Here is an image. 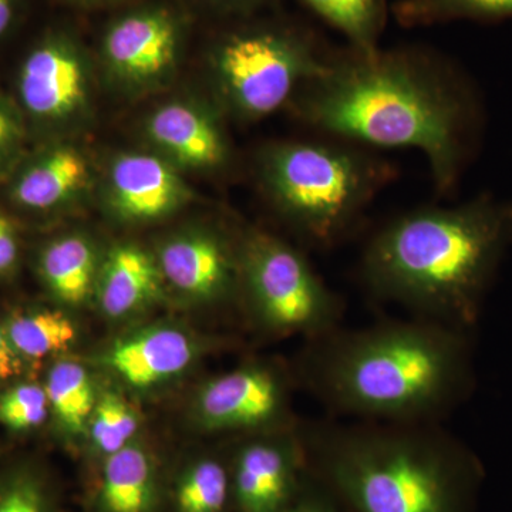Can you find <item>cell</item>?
Here are the masks:
<instances>
[{
	"label": "cell",
	"instance_id": "obj_20",
	"mask_svg": "<svg viewBox=\"0 0 512 512\" xmlns=\"http://www.w3.org/2000/svg\"><path fill=\"white\" fill-rule=\"evenodd\" d=\"M45 390L50 410L63 430L82 434L97 403L89 372L74 360H60L47 373Z\"/></svg>",
	"mask_w": 512,
	"mask_h": 512
},
{
	"label": "cell",
	"instance_id": "obj_33",
	"mask_svg": "<svg viewBox=\"0 0 512 512\" xmlns=\"http://www.w3.org/2000/svg\"><path fill=\"white\" fill-rule=\"evenodd\" d=\"M222 2L228 3L229 6H237V8H244V6L251 5L256 0H222Z\"/></svg>",
	"mask_w": 512,
	"mask_h": 512
},
{
	"label": "cell",
	"instance_id": "obj_15",
	"mask_svg": "<svg viewBox=\"0 0 512 512\" xmlns=\"http://www.w3.org/2000/svg\"><path fill=\"white\" fill-rule=\"evenodd\" d=\"M147 128L151 140L180 164L212 170L228 161L227 138L220 124L198 107L167 104L151 116Z\"/></svg>",
	"mask_w": 512,
	"mask_h": 512
},
{
	"label": "cell",
	"instance_id": "obj_4",
	"mask_svg": "<svg viewBox=\"0 0 512 512\" xmlns=\"http://www.w3.org/2000/svg\"><path fill=\"white\" fill-rule=\"evenodd\" d=\"M299 434L309 473L346 512H476L483 463L441 423L329 416Z\"/></svg>",
	"mask_w": 512,
	"mask_h": 512
},
{
	"label": "cell",
	"instance_id": "obj_31",
	"mask_svg": "<svg viewBox=\"0 0 512 512\" xmlns=\"http://www.w3.org/2000/svg\"><path fill=\"white\" fill-rule=\"evenodd\" d=\"M22 370V357L10 345L5 328L0 326V384L8 382Z\"/></svg>",
	"mask_w": 512,
	"mask_h": 512
},
{
	"label": "cell",
	"instance_id": "obj_30",
	"mask_svg": "<svg viewBox=\"0 0 512 512\" xmlns=\"http://www.w3.org/2000/svg\"><path fill=\"white\" fill-rule=\"evenodd\" d=\"M19 255L18 235L12 222L0 212V275L8 274Z\"/></svg>",
	"mask_w": 512,
	"mask_h": 512
},
{
	"label": "cell",
	"instance_id": "obj_14",
	"mask_svg": "<svg viewBox=\"0 0 512 512\" xmlns=\"http://www.w3.org/2000/svg\"><path fill=\"white\" fill-rule=\"evenodd\" d=\"M110 187L114 208L131 221L164 217L185 195L184 185L173 168L147 154H126L114 161Z\"/></svg>",
	"mask_w": 512,
	"mask_h": 512
},
{
	"label": "cell",
	"instance_id": "obj_25",
	"mask_svg": "<svg viewBox=\"0 0 512 512\" xmlns=\"http://www.w3.org/2000/svg\"><path fill=\"white\" fill-rule=\"evenodd\" d=\"M140 419L126 399L109 392L97 400L89 421L90 437L97 453L104 458L133 443Z\"/></svg>",
	"mask_w": 512,
	"mask_h": 512
},
{
	"label": "cell",
	"instance_id": "obj_18",
	"mask_svg": "<svg viewBox=\"0 0 512 512\" xmlns=\"http://www.w3.org/2000/svg\"><path fill=\"white\" fill-rule=\"evenodd\" d=\"M86 180L87 164L76 150L53 148L18 175L13 183L12 198L28 210H52L69 201Z\"/></svg>",
	"mask_w": 512,
	"mask_h": 512
},
{
	"label": "cell",
	"instance_id": "obj_2",
	"mask_svg": "<svg viewBox=\"0 0 512 512\" xmlns=\"http://www.w3.org/2000/svg\"><path fill=\"white\" fill-rule=\"evenodd\" d=\"M299 376L336 419L441 423L476 389L471 332L420 318L340 325L306 342Z\"/></svg>",
	"mask_w": 512,
	"mask_h": 512
},
{
	"label": "cell",
	"instance_id": "obj_8",
	"mask_svg": "<svg viewBox=\"0 0 512 512\" xmlns=\"http://www.w3.org/2000/svg\"><path fill=\"white\" fill-rule=\"evenodd\" d=\"M195 419L208 431H265L295 427L289 420V380L278 367L252 362L202 384Z\"/></svg>",
	"mask_w": 512,
	"mask_h": 512
},
{
	"label": "cell",
	"instance_id": "obj_28",
	"mask_svg": "<svg viewBox=\"0 0 512 512\" xmlns=\"http://www.w3.org/2000/svg\"><path fill=\"white\" fill-rule=\"evenodd\" d=\"M286 512H346L325 485L308 471L301 491Z\"/></svg>",
	"mask_w": 512,
	"mask_h": 512
},
{
	"label": "cell",
	"instance_id": "obj_32",
	"mask_svg": "<svg viewBox=\"0 0 512 512\" xmlns=\"http://www.w3.org/2000/svg\"><path fill=\"white\" fill-rule=\"evenodd\" d=\"M15 13V0H0V37L9 29Z\"/></svg>",
	"mask_w": 512,
	"mask_h": 512
},
{
	"label": "cell",
	"instance_id": "obj_22",
	"mask_svg": "<svg viewBox=\"0 0 512 512\" xmlns=\"http://www.w3.org/2000/svg\"><path fill=\"white\" fill-rule=\"evenodd\" d=\"M394 19L404 28L473 20L497 22L512 19V0H397Z\"/></svg>",
	"mask_w": 512,
	"mask_h": 512
},
{
	"label": "cell",
	"instance_id": "obj_10",
	"mask_svg": "<svg viewBox=\"0 0 512 512\" xmlns=\"http://www.w3.org/2000/svg\"><path fill=\"white\" fill-rule=\"evenodd\" d=\"M161 276L195 302L229 299L239 285V247L221 235L194 231L168 239L160 249Z\"/></svg>",
	"mask_w": 512,
	"mask_h": 512
},
{
	"label": "cell",
	"instance_id": "obj_27",
	"mask_svg": "<svg viewBox=\"0 0 512 512\" xmlns=\"http://www.w3.org/2000/svg\"><path fill=\"white\" fill-rule=\"evenodd\" d=\"M0 512H50L45 487L32 474L9 477L0 484Z\"/></svg>",
	"mask_w": 512,
	"mask_h": 512
},
{
	"label": "cell",
	"instance_id": "obj_29",
	"mask_svg": "<svg viewBox=\"0 0 512 512\" xmlns=\"http://www.w3.org/2000/svg\"><path fill=\"white\" fill-rule=\"evenodd\" d=\"M20 136L22 131H20L18 116L5 97L0 94V168L15 153Z\"/></svg>",
	"mask_w": 512,
	"mask_h": 512
},
{
	"label": "cell",
	"instance_id": "obj_26",
	"mask_svg": "<svg viewBox=\"0 0 512 512\" xmlns=\"http://www.w3.org/2000/svg\"><path fill=\"white\" fill-rule=\"evenodd\" d=\"M49 410L45 387L36 383H19L0 394V424L9 430L36 429Z\"/></svg>",
	"mask_w": 512,
	"mask_h": 512
},
{
	"label": "cell",
	"instance_id": "obj_16",
	"mask_svg": "<svg viewBox=\"0 0 512 512\" xmlns=\"http://www.w3.org/2000/svg\"><path fill=\"white\" fill-rule=\"evenodd\" d=\"M158 262L137 245L114 247L96 281L97 301L111 319L127 318L156 298L161 285Z\"/></svg>",
	"mask_w": 512,
	"mask_h": 512
},
{
	"label": "cell",
	"instance_id": "obj_1",
	"mask_svg": "<svg viewBox=\"0 0 512 512\" xmlns=\"http://www.w3.org/2000/svg\"><path fill=\"white\" fill-rule=\"evenodd\" d=\"M303 123L359 146L416 148L441 195L456 190L484 128L478 90L446 57L423 47L333 50L292 99Z\"/></svg>",
	"mask_w": 512,
	"mask_h": 512
},
{
	"label": "cell",
	"instance_id": "obj_13",
	"mask_svg": "<svg viewBox=\"0 0 512 512\" xmlns=\"http://www.w3.org/2000/svg\"><path fill=\"white\" fill-rule=\"evenodd\" d=\"M177 53V28L163 10H144L114 23L104 55L111 69L131 83H148L173 66Z\"/></svg>",
	"mask_w": 512,
	"mask_h": 512
},
{
	"label": "cell",
	"instance_id": "obj_9",
	"mask_svg": "<svg viewBox=\"0 0 512 512\" xmlns=\"http://www.w3.org/2000/svg\"><path fill=\"white\" fill-rule=\"evenodd\" d=\"M229 463L237 512H286L308 476L296 426L254 434L239 444Z\"/></svg>",
	"mask_w": 512,
	"mask_h": 512
},
{
	"label": "cell",
	"instance_id": "obj_7",
	"mask_svg": "<svg viewBox=\"0 0 512 512\" xmlns=\"http://www.w3.org/2000/svg\"><path fill=\"white\" fill-rule=\"evenodd\" d=\"M239 285L256 323L274 335L313 339L342 322V298L292 245L254 232L239 244Z\"/></svg>",
	"mask_w": 512,
	"mask_h": 512
},
{
	"label": "cell",
	"instance_id": "obj_5",
	"mask_svg": "<svg viewBox=\"0 0 512 512\" xmlns=\"http://www.w3.org/2000/svg\"><path fill=\"white\" fill-rule=\"evenodd\" d=\"M259 175L286 220L313 247L326 249L356 227L396 168L366 147L328 137L266 148Z\"/></svg>",
	"mask_w": 512,
	"mask_h": 512
},
{
	"label": "cell",
	"instance_id": "obj_19",
	"mask_svg": "<svg viewBox=\"0 0 512 512\" xmlns=\"http://www.w3.org/2000/svg\"><path fill=\"white\" fill-rule=\"evenodd\" d=\"M39 271L59 301L80 305L96 288L97 258L94 248L80 235L50 242L39 259Z\"/></svg>",
	"mask_w": 512,
	"mask_h": 512
},
{
	"label": "cell",
	"instance_id": "obj_24",
	"mask_svg": "<svg viewBox=\"0 0 512 512\" xmlns=\"http://www.w3.org/2000/svg\"><path fill=\"white\" fill-rule=\"evenodd\" d=\"M357 50L379 47L387 20L384 0H302Z\"/></svg>",
	"mask_w": 512,
	"mask_h": 512
},
{
	"label": "cell",
	"instance_id": "obj_6",
	"mask_svg": "<svg viewBox=\"0 0 512 512\" xmlns=\"http://www.w3.org/2000/svg\"><path fill=\"white\" fill-rule=\"evenodd\" d=\"M332 53L306 30H242L218 46L215 76L235 114L258 120L292 101L303 84L325 70Z\"/></svg>",
	"mask_w": 512,
	"mask_h": 512
},
{
	"label": "cell",
	"instance_id": "obj_21",
	"mask_svg": "<svg viewBox=\"0 0 512 512\" xmlns=\"http://www.w3.org/2000/svg\"><path fill=\"white\" fill-rule=\"evenodd\" d=\"M174 503L177 512H227L234 505L231 463L198 458L178 478Z\"/></svg>",
	"mask_w": 512,
	"mask_h": 512
},
{
	"label": "cell",
	"instance_id": "obj_11",
	"mask_svg": "<svg viewBox=\"0 0 512 512\" xmlns=\"http://www.w3.org/2000/svg\"><path fill=\"white\" fill-rule=\"evenodd\" d=\"M23 107L39 120H63L86 100V73L76 50L52 39L30 52L19 74Z\"/></svg>",
	"mask_w": 512,
	"mask_h": 512
},
{
	"label": "cell",
	"instance_id": "obj_23",
	"mask_svg": "<svg viewBox=\"0 0 512 512\" xmlns=\"http://www.w3.org/2000/svg\"><path fill=\"white\" fill-rule=\"evenodd\" d=\"M10 345L20 357L43 359L73 345L77 329L69 316L59 311L18 313L5 326Z\"/></svg>",
	"mask_w": 512,
	"mask_h": 512
},
{
	"label": "cell",
	"instance_id": "obj_12",
	"mask_svg": "<svg viewBox=\"0 0 512 512\" xmlns=\"http://www.w3.org/2000/svg\"><path fill=\"white\" fill-rule=\"evenodd\" d=\"M200 345L177 326L156 325L117 340L104 352V366L136 389H150L180 376Z\"/></svg>",
	"mask_w": 512,
	"mask_h": 512
},
{
	"label": "cell",
	"instance_id": "obj_17",
	"mask_svg": "<svg viewBox=\"0 0 512 512\" xmlns=\"http://www.w3.org/2000/svg\"><path fill=\"white\" fill-rule=\"evenodd\" d=\"M157 471L146 448L136 443L104 458L97 507L100 512H153Z\"/></svg>",
	"mask_w": 512,
	"mask_h": 512
},
{
	"label": "cell",
	"instance_id": "obj_3",
	"mask_svg": "<svg viewBox=\"0 0 512 512\" xmlns=\"http://www.w3.org/2000/svg\"><path fill=\"white\" fill-rule=\"evenodd\" d=\"M512 245V202L481 194L421 207L377 229L363 248L367 291L414 318L473 332Z\"/></svg>",
	"mask_w": 512,
	"mask_h": 512
}]
</instances>
